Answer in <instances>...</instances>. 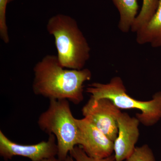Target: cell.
Returning a JSON list of instances; mask_svg holds the SVG:
<instances>
[{"mask_svg": "<svg viewBox=\"0 0 161 161\" xmlns=\"http://www.w3.org/2000/svg\"><path fill=\"white\" fill-rule=\"evenodd\" d=\"M32 91L35 95L49 100L65 99L78 104L84 99V83L92 79L89 69H67L60 65L58 57L47 55L33 68Z\"/></svg>", "mask_w": 161, "mask_h": 161, "instance_id": "1", "label": "cell"}, {"mask_svg": "<svg viewBox=\"0 0 161 161\" xmlns=\"http://www.w3.org/2000/svg\"><path fill=\"white\" fill-rule=\"evenodd\" d=\"M47 30L54 38L58 61L64 68H84L90 58L91 47L74 18L58 14L50 18Z\"/></svg>", "mask_w": 161, "mask_h": 161, "instance_id": "2", "label": "cell"}, {"mask_svg": "<svg viewBox=\"0 0 161 161\" xmlns=\"http://www.w3.org/2000/svg\"><path fill=\"white\" fill-rule=\"evenodd\" d=\"M86 92L95 100L110 99L119 109L141 111L136 117L145 126H152L161 120V92L155 93L150 100H137L127 94L122 78L115 76L107 83L94 82L89 85Z\"/></svg>", "mask_w": 161, "mask_h": 161, "instance_id": "3", "label": "cell"}, {"mask_svg": "<svg viewBox=\"0 0 161 161\" xmlns=\"http://www.w3.org/2000/svg\"><path fill=\"white\" fill-rule=\"evenodd\" d=\"M76 119L72 114L69 101L65 99L50 100L47 109L38 118L40 130L56 137L57 156L62 161H65L68 153L79 145V131Z\"/></svg>", "mask_w": 161, "mask_h": 161, "instance_id": "4", "label": "cell"}, {"mask_svg": "<svg viewBox=\"0 0 161 161\" xmlns=\"http://www.w3.org/2000/svg\"><path fill=\"white\" fill-rule=\"evenodd\" d=\"M58 151L57 139L53 134L49 135L46 141L33 145H22L10 140L0 130V155L5 161L19 156L31 161H38L56 157Z\"/></svg>", "mask_w": 161, "mask_h": 161, "instance_id": "5", "label": "cell"}, {"mask_svg": "<svg viewBox=\"0 0 161 161\" xmlns=\"http://www.w3.org/2000/svg\"><path fill=\"white\" fill-rule=\"evenodd\" d=\"M84 117L114 142L118 135L117 117L120 109L109 99L90 98L81 110Z\"/></svg>", "mask_w": 161, "mask_h": 161, "instance_id": "6", "label": "cell"}, {"mask_svg": "<svg viewBox=\"0 0 161 161\" xmlns=\"http://www.w3.org/2000/svg\"><path fill=\"white\" fill-rule=\"evenodd\" d=\"M79 131V146L92 158L108 157L114 152V142L84 117L76 119Z\"/></svg>", "mask_w": 161, "mask_h": 161, "instance_id": "7", "label": "cell"}, {"mask_svg": "<svg viewBox=\"0 0 161 161\" xmlns=\"http://www.w3.org/2000/svg\"><path fill=\"white\" fill-rule=\"evenodd\" d=\"M118 132L114 142L115 161L125 160L135 150L140 136L139 120L131 117L126 112H121L117 117Z\"/></svg>", "mask_w": 161, "mask_h": 161, "instance_id": "8", "label": "cell"}, {"mask_svg": "<svg viewBox=\"0 0 161 161\" xmlns=\"http://www.w3.org/2000/svg\"><path fill=\"white\" fill-rule=\"evenodd\" d=\"M136 33L138 44L161 47V0H159L157 9L152 17Z\"/></svg>", "mask_w": 161, "mask_h": 161, "instance_id": "9", "label": "cell"}, {"mask_svg": "<svg viewBox=\"0 0 161 161\" xmlns=\"http://www.w3.org/2000/svg\"><path fill=\"white\" fill-rule=\"evenodd\" d=\"M119 15L118 28L122 32L127 33L131 30L137 16V0H112Z\"/></svg>", "mask_w": 161, "mask_h": 161, "instance_id": "10", "label": "cell"}, {"mask_svg": "<svg viewBox=\"0 0 161 161\" xmlns=\"http://www.w3.org/2000/svg\"><path fill=\"white\" fill-rule=\"evenodd\" d=\"M159 0H143L142 6L131 31L136 33L151 19L158 6Z\"/></svg>", "mask_w": 161, "mask_h": 161, "instance_id": "11", "label": "cell"}, {"mask_svg": "<svg viewBox=\"0 0 161 161\" xmlns=\"http://www.w3.org/2000/svg\"><path fill=\"white\" fill-rule=\"evenodd\" d=\"M125 161H156L153 152L147 144L136 147L131 155Z\"/></svg>", "mask_w": 161, "mask_h": 161, "instance_id": "12", "label": "cell"}, {"mask_svg": "<svg viewBox=\"0 0 161 161\" xmlns=\"http://www.w3.org/2000/svg\"><path fill=\"white\" fill-rule=\"evenodd\" d=\"M14 0H0V37L4 43H9V37L6 23V7L9 3Z\"/></svg>", "mask_w": 161, "mask_h": 161, "instance_id": "13", "label": "cell"}, {"mask_svg": "<svg viewBox=\"0 0 161 161\" xmlns=\"http://www.w3.org/2000/svg\"><path fill=\"white\" fill-rule=\"evenodd\" d=\"M70 155L76 161H115L114 154L102 159H95L88 156L80 146H76L69 153Z\"/></svg>", "mask_w": 161, "mask_h": 161, "instance_id": "14", "label": "cell"}, {"mask_svg": "<svg viewBox=\"0 0 161 161\" xmlns=\"http://www.w3.org/2000/svg\"><path fill=\"white\" fill-rule=\"evenodd\" d=\"M38 161H62L59 159L58 157H54L50 158L43 159L41 160Z\"/></svg>", "mask_w": 161, "mask_h": 161, "instance_id": "15", "label": "cell"}, {"mask_svg": "<svg viewBox=\"0 0 161 161\" xmlns=\"http://www.w3.org/2000/svg\"><path fill=\"white\" fill-rule=\"evenodd\" d=\"M64 161H75V160L73 158H72V157L70 155V156L68 155V156L67 157L66 159H65V160Z\"/></svg>", "mask_w": 161, "mask_h": 161, "instance_id": "16", "label": "cell"}]
</instances>
